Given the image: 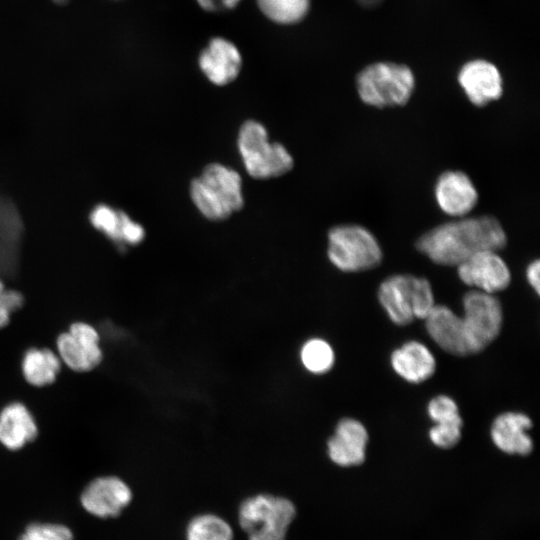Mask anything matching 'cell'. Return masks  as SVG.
Wrapping results in <instances>:
<instances>
[{
    "mask_svg": "<svg viewBox=\"0 0 540 540\" xmlns=\"http://www.w3.org/2000/svg\"><path fill=\"white\" fill-rule=\"evenodd\" d=\"M507 243L501 223L493 216L460 217L420 236L416 248L432 262L458 266L483 250L500 251Z\"/></svg>",
    "mask_w": 540,
    "mask_h": 540,
    "instance_id": "cell-1",
    "label": "cell"
},
{
    "mask_svg": "<svg viewBox=\"0 0 540 540\" xmlns=\"http://www.w3.org/2000/svg\"><path fill=\"white\" fill-rule=\"evenodd\" d=\"M190 196L199 212L213 221L227 219L244 204L239 173L220 163L207 165L191 182Z\"/></svg>",
    "mask_w": 540,
    "mask_h": 540,
    "instance_id": "cell-2",
    "label": "cell"
},
{
    "mask_svg": "<svg viewBox=\"0 0 540 540\" xmlns=\"http://www.w3.org/2000/svg\"><path fill=\"white\" fill-rule=\"evenodd\" d=\"M378 299L389 319L399 326L424 320L436 304L429 280L410 274L386 278L378 288Z\"/></svg>",
    "mask_w": 540,
    "mask_h": 540,
    "instance_id": "cell-3",
    "label": "cell"
},
{
    "mask_svg": "<svg viewBox=\"0 0 540 540\" xmlns=\"http://www.w3.org/2000/svg\"><path fill=\"white\" fill-rule=\"evenodd\" d=\"M356 88L362 102L369 106H404L413 94L415 77L406 65L376 62L358 73Z\"/></svg>",
    "mask_w": 540,
    "mask_h": 540,
    "instance_id": "cell-4",
    "label": "cell"
},
{
    "mask_svg": "<svg viewBox=\"0 0 540 540\" xmlns=\"http://www.w3.org/2000/svg\"><path fill=\"white\" fill-rule=\"evenodd\" d=\"M237 146L247 173L256 179L279 177L293 168V158L280 143L270 142L266 128L255 120L242 124Z\"/></svg>",
    "mask_w": 540,
    "mask_h": 540,
    "instance_id": "cell-5",
    "label": "cell"
},
{
    "mask_svg": "<svg viewBox=\"0 0 540 540\" xmlns=\"http://www.w3.org/2000/svg\"><path fill=\"white\" fill-rule=\"evenodd\" d=\"M295 515L292 501L271 494L248 497L238 511L239 524L248 540H285Z\"/></svg>",
    "mask_w": 540,
    "mask_h": 540,
    "instance_id": "cell-6",
    "label": "cell"
},
{
    "mask_svg": "<svg viewBox=\"0 0 540 540\" xmlns=\"http://www.w3.org/2000/svg\"><path fill=\"white\" fill-rule=\"evenodd\" d=\"M327 255L343 272H361L381 263L382 248L374 234L358 224H344L328 232Z\"/></svg>",
    "mask_w": 540,
    "mask_h": 540,
    "instance_id": "cell-7",
    "label": "cell"
},
{
    "mask_svg": "<svg viewBox=\"0 0 540 540\" xmlns=\"http://www.w3.org/2000/svg\"><path fill=\"white\" fill-rule=\"evenodd\" d=\"M461 316L469 355L484 350L499 335L503 322L502 306L494 294L470 290L462 300Z\"/></svg>",
    "mask_w": 540,
    "mask_h": 540,
    "instance_id": "cell-8",
    "label": "cell"
},
{
    "mask_svg": "<svg viewBox=\"0 0 540 540\" xmlns=\"http://www.w3.org/2000/svg\"><path fill=\"white\" fill-rule=\"evenodd\" d=\"M57 354L65 365L76 372H88L102 360L100 336L85 322H74L56 341Z\"/></svg>",
    "mask_w": 540,
    "mask_h": 540,
    "instance_id": "cell-9",
    "label": "cell"
},
{
    "mask_svg": "<svg viewBox=\"0 0 540 540\" xmlns=\"http://www.w3.org/2000/svg\"><path fill=\"white\" fill-rule=\"evenodd\" d=\"M459 279L476 290L494 294L506 289L511 282V272L499 251L483 250L460 263Z\"/></svg>",
    "mask_w": 540,
    "mask_h": 540,
    "instance_id": "cell-10",
    "label": "cell"
},
{
    "mask_svg": "<svg viewBox=\"0 0 540 540\" xmlns=\"http://www.w3.org/2000/svg\"><path fill=\"white\" fill-rule=\"evenodd\" d=\"M132 491L129 485L117 476L95 478L84 488L80 496L82 507L98 518H114L130 504Z\"/></svg>",
    "mask_w": 540,
    "mask_h": 540,
    "instance_id": "cell-11",
    "label": "cell"
},
{
    "mask_svg": "<svg viewBox=\"0 0 540 540\" xmlns=\"http://www.w3.org/2000/svg\"><path fill=\"white\" fill-rule=\"evenodd\" d=\"M458 82L468 100L479 107L498 100L503 93L500 71L484 59L466 62L458 72Z\"/></svg>",
    "mask_w": 540,
    "mask_h": 540,
    "instance_id": "cell-12",
    "label": "cell"
},
{
    "mask_svg": "<svg viewBox=\"0 0 540 540\" xmlns=\"http://www.w3.org/2000/svg\"><path fill=\"white\" fill-rule=\"evenodd\" d=\"M242 64V54L238 47L220 36L211 38L198 57L200 70L217 86L233 82L240 74Z\"/></svg>",
    "mask_w": 540,
    "mask_h": 540,
    "instance_id": "cell-13",
    "label": "cell"
},
{
    "mask_svg": "<svg viewBox=\"0 0 540 540\" xmlns=\"http://www.w3.org/2000/svg\"><path fill=\"white\" fill-rule=\"evenodd\" d=\"M434 195L441 211L455 218L467 216L478 201L474 183L459 170L443 172L435 182Z\"/></svg>",
    "mask_w": 540,
    "mask_h": 540,
    "instance_id": "cell-14",
    "label": "cell"
},
{
    "mask_svg": "<svg viewBox=\"0 0 540 540\" xmlns=\"http://www.w3.org/2000/svg\"><path fill=\"white\" fill-rule=\"evenodd\" d=\"M368 438V432L360 421L343 418L327 440L328 457L341 467L360 465L365 461Z\"/></svg>",
    "mask_w": 540,
    "mask_h": 540,
    "instance_id": "cell-15",
    "label": "cell"
},
{
    "mask_svg": "<svg viewBox=\"0 0 540 540\" xmlns=\"http://www.w3.org/2000/svg\"><path fill=\"white\" fill-rule=\"evenodd\" d=\"M532 425L531 419L524 413H502L491 425L492 442L506 454L528 455L533 450V441L527 434Z\"/></svg>",
    "mask_w": 540,
    "mask_h": 540,
    "instance_id": "cell-16",
    "label": "cell"
},
{
    "mask_svg": "<svg viewBox=\"0 0 540 540\" xmlns=\"http://www.w3.org/2000/svg\"><path fill=\"white\" fill-rule=\"evenodd\" d=\"M424 321L428 334L441 349L456 356L469 355L461 316L445 305L435 304Z\"/></svg>",
    "mask_w": 540,
    "mask_h": 540,
    "instance_id": "cell-17",
    "label": "cell"
},
{
    "mask_svg": "<svg viewBox=\"0 0 540 540\" xmlns=\"http://www.w3.org/2000/svg\"><path fill=\"white\" fill-rule=\"evenodd\" d=\"M392 369L409 383L419 384L435 373L436 359L429 348L418 341L405 342L390 357Z\"/></svg>",
    "mask_w": 540,
    "mask_h": 540,
    "instance_id": "cell-18",
    "label": "cell"
},
{
    "mask_svg": "<svg viewBox=\"0 0 540 540\" xmlns=\"http://www.w3.org/2000/svg\"><path fill=\"white\" fill-rule=\"evenodd\" d=\"M37 434L36 421L24 404L13 402L0 411V443L5 448L19 450L33 441Z\"/></svg>",
    "mask_w": 540,
    "mask_h": 540,
    "instance_id": "cell-19",
    "label": "cell"
},
{
    "mask_svg": "<svg viewBox=\"0 0 540 540\" xmlns=\"http://www.w3.org/2000/svg\"><path fill=\"white\" fill-rule=\"evenodd\" d=\"M57 353L48 348L28 349L22 359L21 370L26 382L35 387L52 384L61 369Z\"/></svg>",
    "mask_w": 540,
    "mask_h": 540,
    "instance_id": "cell-20",
    "label": "cell"
},
{
    "mask_svg": "<svg viewBox=\"0 0 540 540\" xmlns=\"http://www.w3.org/2000/svg\"><path fill=\"white\" fill-rule=\"evenodd\" d=\"M261 13L274 23L292 25L302 21L310 10V0H256Z\"/></svg>",
    "mask_w": 540,
    "mask_h": 540,
    "instance_id": "cell-21",
    "label": "cell"
},
{
    "mask_svg": "<svg viewBox=\"0 0 540 540\" xmlns=\"http://www.w3.org/2000/svg\"><path fill=\"white\" fill-rule=\"evenodd\" d=\"M128 214L108 204H97L89 213V221L94 229L102 233L119 248H123L122 233Z\"/></svg>",
    "mask_w": 540,
    "mask_h": 540,
    "instance_id": "cell-22",
    "label": "cell"
},
{
    "mask_svg": "<svg viewBox=\"0 0 540 540\" xmlns=\"http://www.w3.org/2000/svg\"><path fill=\"white\" fill-rule=\"evenodd\" d=\"M300 361L311 374L322 375L330 371L334 365V350L326 340L318 337L310 338L301 346Z\"/></svg>",
    "mask_w": 540,
    "mask_h": 540,
    "instance_id": "cell-23",
    "label": "cell"
},
{
    "mask_svg": "<svg viewBox=\"0 0 540 540\" xmlns=\"http://www.w3.org/2000/svg\"><path fill=\"white\" fill-rule=\"evenodd\" d=\"M187 540H233L231 526L214 514L194 517L187 527Z\"/></svg>",
    "mask_w": 540,
    "mask_h": 540,
    "instance_id": "cell-24",
    "label": "cell"
},
{
    "mask_svg": "<svg viewBox=\"0 0 540 540\" xmlns=\"http://www.w3.org/2000/svg\"><path fill=\"white\" fill-rule=\"evenodd\" d=\"M71 529L58 523L29 524L18 540H73Z\"/></svg>",
    "mask_w": 540,
    "mask_h": 540,
    "instance_id": "cell-25",
    "label": "cell"
},
{
    "mask_svg": "<svg viewBox=\"0 0 540 540\" xmlns=\"http://www.w3.org/2000/svg\"><path fill=\"white\" fill-rule=\"evenodd\" d=\"M427 412L435 424H463L456 402L447 395L432 398Z\"/></svg>",
    "mask_w": 540,
    "mask_h": 540,
    "instance_id": "cell-26",
    "label": "cell"
},
{
    "mask_svg": "<svg viewBox=\"0 0 540 540\" xmlns=\"http://www.w3.org/2000/svg\"><path fill=\"white\" fill-rule=\"evenodd\" d=\"M463 424H435L429 430L431 442L442 449L454 447L461 439Z\"/></svg>",
    "mask_w": 540,
    "mask_h": 540,
    "instance_id": "cell-27",
    "label": "cell"
},
{
    "mask_svg": "<svg viewBox=\"0 0 540 540\" xmlns=\"http://www.w3.org/2000/svg\"><path fill=\"white\" fill-rule=\"evenodd\" d=\"M23 304V295L15 289L7 288L0 279V328L9 323L12 313L18 311Z\"/></svg>",
    "mask_w": 540,
    "mask_h": 540,
    "instance_id": "cell-28",
    "label": "cell"
},
{
    "mask_svg": "<svg viewBox=\"0 0 540 540\" xmlns=\"http://www.w3.org/2000/svg\"><path fill=\"white\" fill-rule=\"evenodd\" d=\"M540 262L538 259L529 263L526 268V279L537 295L540 294Z\"/></svg>",
    "mask_w": 540,
    "mask_h": 540,
    "instance_id": "cell-29",
    "label": "cell"
},
{
    "mask_svg": "<svg viewBox=\"0 0 540 540\" xmlns=\"http://www.w3.org/2000/svg\"><path fill=\"white\" fill-rule=\"evenodd\" d=\"M196 2L200 8L208 12L222 10L221 0H196Z\"/></svg>",
    "mask_w": 540,
    "mask_h": 540,
    "instance_id": "cell-30",
    "label": "cell"
},
{
    "mask_svg": "<svg viewBox=\"0 0 540 540\" xmlns=\"http://www.w3.org/2000/svg\"><path fill=\"white\" fill-rule=\"evenodd\" d=\"M364 8H374L378 6L382 0H356Z\"/></svg>",
    "mask_w": 540,
    "mask_h": 540,
    "instance_id": "cell-31",
    "label": "cell"
},
{
    "mask_svg": "<svg viewBox=\"0 0 540 540\" xmlns=\"http://www.w3.org/2000/svg\"><path fill=\"white\" fill-rule=\"evenodd\" d=\"M242 0H221L222 9H234Z\"/></svg>",
    "mask_w": 540,
    "mask_h": 540,
    "instance_id": "cell-32",
    "label": "cell"
},
{
    "mask_svg": "<svg viewBox=\"0 0 540 540\" xmlns=\"http://www.w3.org/2000/svg\"><path fill=\"white\" fill-rule=\"evenodd\" d=\"M57 4H64L67 3L69 0H53Z\"/></svg>",
    "mask_w": 540,
    "mask_h": 540,
    "instance_id": "cell-33",
    "label": "cell"
}]
</instances>
